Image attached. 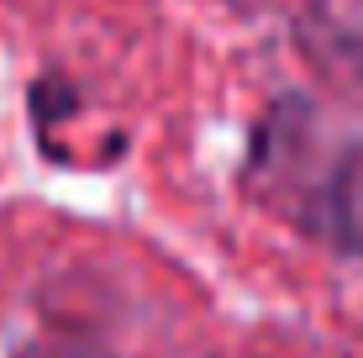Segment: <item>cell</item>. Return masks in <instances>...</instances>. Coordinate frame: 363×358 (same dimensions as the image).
Wrapping results in <instances>:
<instances>
[{
    "label": "cell",
    "instance_id": "cell-1",
    "mask_svg": "<svg viewBox=\"0 0 363 358\" xmlns=\"http://www.w3.org/2000/svg\"><path fill=\"white\" fill-rule=\"evenodd\" d=\"M300 37L316 64L363 84V0H311L300 16Z\"/></svg>",
    "mask_w": 363,
    "mask_h": 358
}]
</instances>
